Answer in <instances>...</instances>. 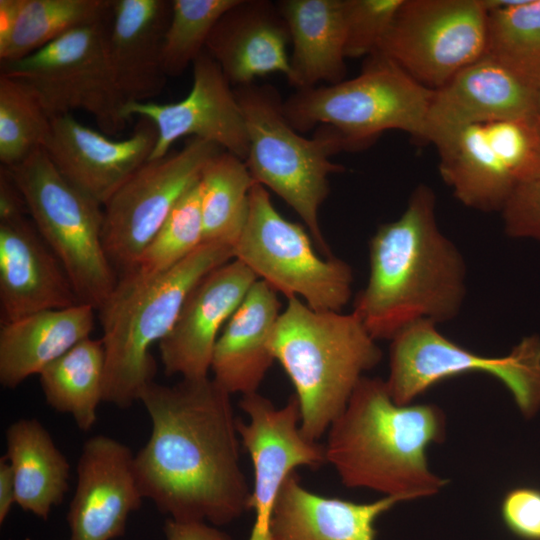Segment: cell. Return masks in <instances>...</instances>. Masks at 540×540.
<instances>
[{
    "mask_svg": "<svg viewBox=\"0 0 540 540\" xmlns=\"http://www.w3.org/2000/svg\"><path fill=\"white\" fill-rule=\"evenodd\" d=\"M310 237L303 226L284 218L267 189L255 183L234 258L287 299L302 298L316 311L341 312L352 295L353 271L334 256L321 258Z\"/></svg>",
    "mask_w": 540,
    "mask_h": 540,
    "instance_id": "obj_11",
    "label": "cell"
},
{
    "mask_svg": "<svg viewBox=\"0 0 540 540\" xmlns=\"http://www.w3.org/2000/svg\"><path fill=\"white\" fill-rule=\"evenodd\" d=\"M487 11L485 55L526 83H540V0H482Z\"/></svg>",
    "mask_w": 540,
    "mask_h": 540,
    "instance_id": "obj_31",
    "label": "cell"
},
{
    "mask_svg": "<svg viewBox=\"0 0 540 540\" xmlns=\"http://www.w3.org/2000/svg\"><path fill=\"white\" fill-rule=\"evenodd\" d=\"M369 266L352 313L376 341L391 340L418 321L448 322L462 309L466 263L439 228L436 195L426 184L415 187L397 219L377 228L369 242Z\"/></svg>",
    "mask_w": 540,
    "mask_h": 540,
    "instance_id": "obj_2",
    "label": "cell"
},
{
    "mask_svg": "<svg viewBox=\"0 0 540 540\" xmlns=\"http://www.w3.org/2000/svg\"><path fill=\"white\" fill-rule=\"evenodd\" d=\"M5 168L21 191L37 231L67 272L79 301L98 311L118 282L102 242L103 206L67 181L44 149Z\"/></svg>",
    "mask_w": 540,
    "mask_h": 540,
    "instance_id": "obj_8",
    "label": "cell"
},
{
    "mask_svg": "<svg viewBox=\"0 0 540 540\" xmlns=\"http://www.w3.org/2000/svg\"><path fill=\"white\" fill-rule=\"evenodd\" d=\"M239 405L248 420L238 419V432L254 472L250 505L254 523L248 540H272V516L285 480L297 467L326 463L324 445L303 435L295 395L276 407L255 392L243 395Z\"/></svg>",
    "mask_w": 540,
    "mask_h": 540,
    "instance_id": "obj_15",
    "label": "cell"
},
{
    "mask_svg": "<svg viewBox=\"0 0 540 540\" xmlns=\"http://www.w3.org/2000/svg\"><path fill=\"white\" fill-rule=\"evenodd\" d=\"M192 87L173 103L130 102L125 112L151 120L157 142L149 160L161 158L184 137L212 142L245 161L249 140L245 118L234 88L216 61L205 50L192 64Z\"/></svg>",
    "mask_w": 540,
    "mask_h": 540,
    "instance_id": "obj_16",
    "label": "cell"
},
{
    "mask_svg": "<svg viewBox=\"0 0 540 540\" xmlns=\"http://www.w3.org/2000/svg\"><path fill=\"white\" fill-rule=\"evenodd\" d=\"M243 112L249 149L245 164L255 181L284 200L301 218L315 244L330 253L321 231L319 210L329 193V176L344 167L331 155L347 150L342 137L319 126L312 139L303 137L287 120L278 90L250 83L234 88Z\"/></svg>",
    "mask_w": 540,
    "mask_h": 540,
    "instance_id": "obj_6",
    "label": "cell"
},
{
    "mask_svg": "<svg viewBox=\"0 0 540 540\" xmlns=\"http://www.w3.org/2000/svg\"><path fill=\"white\" fill-rule=\"evenodd\" d=\"M166 540H231L228 533L202 521H176L164 525Z\"/></svg>",
    "mask_w": 540,
    "mask_h": 540,
    "instance_id": "obj_39",
    "label": "cell"
},
{
    "mask_svg": "<svg viewBox=\"0 0 540 540\" xmlns=\"http://www.w3.org/2000/svg\"><path fill=\"white\" fill-rule=\"evenodd\" d=\"M111 15L75 28L27 57L0 62V75L28 84L51 119L83 111L104 134H118L129 117L108 57Z\"/></svg>",
    "mask_w": 540,
    "mask_h": 540,
    "instance_id": "obj_9",
    "label": "cell"
},
{
    "mask_svg": "<svg viewBox=\"0 0 540 540\" xmlns=\"http://www.w3.org/2000/svg\"><path fill=\"white\" fill-rule=\"evenodd\" d=\"M51 118L24 81L0 75V162L13 167L44 149Z\"/></svg>",
    "mask_w": 540,
    "mask_h": 540,
    "instance_id": "obj_33",
    "label": "cell"
},
{
    "mask_svg": "<svg viewBox=\"0 0 540 540\" xmlns=\"http://www.w3.org/2000/svg\"><path fill=\"white\" fill-rule=\"evenodd\" d=\"M200 183L203 243L222 242L234 247L245 226L255 184L245 161L221 151L203 168Z\"/></svg>",
    "mask_w": 540,
    "mask_h": 540,
    "instance_id": "obj_32",
    "label": "cell"
},
{
    "mask_svg": "<svg viewBox=\"0 0 540 540\" xmlns=\"http://www.w3.org/2000/svg\"><path fill=\"white\" fill-rule=\"evenodd\" d=\"M47 404L68 413L82 431L93 427L104 397L105 350L100 339L80 341L39 374Z\"/></svg>",
    "mask_w": 540,
    "mask_h": 540,
    "instance_id": "obj_30",
    "label": "cell"
},
{
    "mask_svg": "<svg viewBox=\"0 0 540 540\" xmlns=\"http://www.w3.org/2000/svg\"><path fill=\"white\" fill-rule=\"evenodd\" d=\"M25 199L7 169L0 166V220L27 216Z\"/></svg>",
    "mask_w": 540,
    "mask_h": 540,
    "instance_id": "obj_40",
    "label": "cell"
},
{
    "mask_svg": "<svg viewBox=\"0 0 540 540\" xmlns=\"http://www.w3.org/2000/svg\"><path fill=\"white\" fill-rule=\"evenodd\" d=\"M403 0H343L346 58L368 57L386 36Z\"/></svg>",
    "mask_w": 540,
    "mask_h": 540,
    "instance_id": "obj_36",
    "label": "cell"
},
{
    "mask_svg": "<svg viewBox=\"0 0 540 540\" xmlns=\"http://www.w3.org/2000/svg\"><path fill=\"white\" fill-rule=\"evenodd\" d=\"M157 138L144 117L131 136L114 140L66 114L51 120L44 150L67 181L103 206L150 159Z\"/></svg>",
    "mask_w": 540,
    "mask_h": 540,
    "instance_id": "obj_17",
    "label": "cell"
},
{
    "mask_svg": "<svg viewBox=\"0 0 540 540\" xmlns=\"http://www.w3.org/2000/svg\"><path fill=\"white\" fill-rule=\"evenodd\" d=\"M540 132L531 119L502 120L452 130L431 144L439 173L464 206L500 212L530 177Z\"/></svg>",
    "mask_w": 540,
    "mask_h": 540,
    "instance_id": "obj_14",
    "label": "cell"
},
{
    "mask_svg": "<svg viewBox=\"0 0 540 540\" xmlns=\"http://www.w3.org/2000/svg\"><path fill=\"white\" fill-rule=\"evenodd\" d=\"M96 312L91 305L79 303L69 308L41 311L1 325V385L15 389L90 337Z\"/></svg>",
    "mask_w": 540,
    "mask_h": 540,
    "instance_id": "obj_26",
    "label": "cell"
},
{
    "mask_svg": "<svg viewBox=\"0 0 540 540\" xmlns=\"http://www.w3.org/2000/svg\"><path fill=\"white\" fill-rule=\"evenodd\" d=\"M201 199L199 179L176 204L132 272L146 276L163 273L203 243Z\"/></svg>",
    "mask_w": 540,
    "mask_h": 540,
    "instance_id": "obj_35",
    "label": "cell"
},
{
    "mask_svg": "<svg viewBox=\"0 0 540 540\" xmlns=\"http://www.w3.org/2000/svg\"><path fill=\"white\" fill-rule=\"evenodd\" d=\"M532 179H540V141L533 158L530 180Z\"/></svg>",
    "mask_w": 540,
    "mask_h": 540,
    "instance_id": "obj_42",
    "label": "cell"
},
{
    "mask_svg": "<svg viewBox=\"0 0 540 540\" xmlns=\"http://www.w3.org/2000/svg\"><path fill=\"white\" fill-rule=\"evenodd\" d=\"M232 259V245L204 242L163 273L118 277L97 311L105 350L104 402L125 409L140 400L157 370L152 346L171 331L196 285Z\"/></svg>",
    "mask_w": 540,
    "mask_h": 540,
    "instance_id": "obj_4",
    "label": "cell"
},
{
    "mask_svg": "<svg viewBox=\"0 0 540 540\" xmlns=\"http://www.w3.org/2000/svg\"><path fill=\"white\" fill-rule=\"evenodd\" d=\"M237 0H172L164 39V68L168 77L180 76L206 49L212 30Z\"/></svg>",
    "mask_w": 540,
    "mask_h": 540,
    "instance_id": "obj_34",
    "label": "cell"
},
{
    "mask_svg": "<svg viewBox=\"0 0 540 540\" xmlns=\"http://www.w3.org/2000/svg\"><path fill=\"white\" fill-rule=\"evenodd\" d=\"M152 422L135 455L144 498L176 521L228 524L251 509L231 394L213 378L150 383L141 393Z\"/></svg>",
    "mask_w": 540,
    "mask_h": 540,
    "instance_id": "obj_1",
    "label": "cell"
},
{
    "mask_svg": "<svg viewBox=\"0 0 540 540\" xmlns=\"http://www.w3.org/2000/svg\"><path fill=\"white\" fill-rule=\"evenodd\" d=\"M482 0H403L377 51L436 90L485 55Z\"/></svg>",
    "mask_w": 540,
    "mask_h": 540,
    "instance_id": "obj_13",
    "label": "cell"
},
{
    "mask_svg": "<svg viewBox=\"0 0 540 540\" xmlns=\"http://www.w3.org/2000/svg\"><path fill=\"white\" fill-rule=\"evenodd\" d=\"M6 443L4 456L13 472L16 504L46 520L68 491V460L35 418L11 423L6 430Z\"/></svg>",
    "mask_w": 540,
    "mask_h": 540,
    "instance_id": "obj_28",
    "label": "cell"
},
{
    "mask_svg": "<svg viewBox=\"0 0 540 540\" xmlns=\"http://www.w3.org/2000/svg\"><path fill=\"white\" fill-rule=\"evenodd\" d=\"M221 151L189 138L180 150L148 160L103 205L102 242L118 277L136 269L176 204Z\"/></svg>",
    "mask_w": 540,
    "mask_h": 540,
    "instance_id": "obj_12",
    "label": "cell"
},
{
    "mask_svg": "<svg viewBox=\"0 0 540 540\" xmlns=\"http://www.w3.org/2000/svg\"><path fill=\"white\" fill-rule=\"evenodd\" d=\"M81 303L63 265L32 220H0V323Z\"/></svg>",
    "mask_w": 540,
    "mask_h": 540,
    "instance_id": "obj_20",
    "label": "cell"
},
{
    "mask_svg": "<svg viewBox=\"0 0 540 540\" xmlns=\"http://www.w3.org/2000/svg\"><path fill=\"white\" fill-rule=\"evenodd\" d=\"M113 0H0V62L27 57L65 33L107 18Z\"/></svg>",
    "mask_w": 540,
    "mask_h": 540,
    "instance_id": "obj_29",
    "label": "cell"
},
{
    "mask_svg": "<svg viewBox=\"0 0 540 540\" xmlns=\"http://www.w3.org/2000/svg\"><path fill=\"white\" fill-rule=\"evenodd\" d=\"M143 495L135 455L122 442L95 435L83 445L77 485L67 513L69 540H112L123 536Z\"/></svg>",
    "mask_w": 540,
    "mask_h": 540,
    "instance_id": "obj_18",
    "label": "cell"
},
{
    "mask_svg": "<svg viewBox=\"0 0 540 540\" xmlns=\"http://www.w3.org/2000/svg\"><path fill=\"white\" fill-rule=\"evenodd\" d=\"M257 280L246 265L234 258L196 285L173 328L159 343L161 362L168 376L208 377L221 328Z\"/></svg>",
    "mask_w": 540,
    "mask_h": 540,
    "instance_id": "obj_19",
    "label": "cell"
},
{
    "mask_svg": "<svg viewBox=\"0 0 540 540\" xmlns=\"http://www.w3.org/2000/svg\"><path fill=\"white\" fill-rule=\"evenodd\" d=\"M434 90L408 75L376 51L359 75L333 85L296 90L283 100V111L298 132L328 126L347 149L372 143L387 130H400L422 142Z\"/></svg>",
    "mask_w": 540,
    "mask_h": 540,
    "instance_id": "obj_7",
    "label": "cell"
},
{
    "mask_svg": "<svg viewBox=\"0 0 540 540\" xmlns=\"http://www.w3.org/2000/svg\"><path fill=\"white\" fill-rule=\"evenodd\" d=\"M271 352L295 389L300 428L317 442L346 407L382 351L352 312L316 311L289 298L270 340Z\"/></svg>",
    "mask_w": 540,
    "mask_h": 540,
    "instance_id": "obj_5",
    "label": "cell"
},
{
    "mask_svg": "<svg viewBox=\"0 0 540 540\" xmlns=\"http://www.w3.org/2000/svg\"><path fill=\"white\" fill-rule=\"evenodd\" d=\"M288 26L276 3L237 0L219 19L206 44L231 85L244 86L270 73H289Z\"/></svg>",
    "mask_w": 540,
    "mask_h": 540,
    "instance_id": "obj_23",
    "label": "cell"
},
{
    "mask_svg": "<svg viewBox=\"0 0 540 540\" xmlns=\"http://www.w3.org/2000/svg\"><path fill=\"white\" fill-rule=\"evenodd\" d=\"M16 504V490L12 468L5 456L0 459V523L2 524L12 506Z\"/></svg>",
    "mask_w": 540,
    "mask_h": 540,
    "instance_id": "obj_41",
    "label": "cell"
},
{
    "mask_svg": "<svg viewBox=\"0 0 540 540\" xmlns=\"http://www.w3.org/2000/svg\"><path fill=\"white\" fill-rule=\"evenodd\" d=\"M171 11L172 0H113L108 57L126 104L153 101L166 85L163 50Z\"/></svg>",
    "mask_w": 540,
    "mask_h": 540,
    "instance_id": "obj_22",
    "label": "cell"
},
{
    "mask_svg": "<svg viewBox=\"0 0 540 540\" xmlns=\"http://www.w3.org/2000/svg\"><path fill=\"white\" fill-rule=\"evenodd\" d=\"M501 516L518 537L540 540V490L524 487L509 491L501 504Z\"/></svg>",
    "mask_w": 540,
    "mask_h": 540,
    "instance_id": "obj_38",
    "label": "cell"
},
{
    "mask_svg": "<svg viewBox=\"0 0 540 540\" xmlns=\"http://www.w3.org/2000/svg\"><path fill=\"white\" fill-rule=\"evenodd\" d=\"M433 322H415L390 340L389 373L385 380L392 400L408 405L435 384L465 373L498 379L521 413L540 410V336L524 337L505 356L488 357L445 337Z\"/></svg>",
    "mask_w": 540,
    "mask_h": 540,
    "instance_id": "obj_10",
    "label": "cell"
},
{
    "mask_svg": "<svg viewBox=\"0 0 540 540\" xmlns=\"http://www.w3.org/2000/svg\"><path fill=\"white\" fill-rule=\"evenodd\" d=\"M281 312L277 292L257 280L223 327L211 371L213 379L231 395L258 392L275 360L270 340Z\"/></svg>",
    "mask_w": 540,
    "mask_h": 540,
    "instance_id": "obj_24",
    "label": "cell"
},
{
    "mask_svg": "<svg viewBox=\"0 0 540 540\" xmlns=\"http://www.w3.org/2000/svg\"><path fill=\"white\" fill-rule=\"evenodd\" d=\"M536 91L484 55L434 90L422 142L470 125L535 118Z\"/></svg>",
    "mask_w": 540,
    "mask_h": 540,
    "instance_id": "obj_21",
    "label": "cell"
},
{
    "mask_svg": "<svg viewBox=\"0 0 540 540\" xmlns=\"http://www.w3.org/2000/svg\"><path fill=\"white\" fill-rule=\"evenodd\" d=\"M290 34L289 84L296 90L333 85L346 75L343 0L276 2Z\"/></svg>",
    "mask_w": 540,
    "mask_h": 540,
    "instance_id": "obj_27",
    "label": "cell"
},
{
    "mask_svg": "<svg viewBox=\"0 0 540 540\" xmlns=\"http://www.w3.org/2000/svg\"><path fill=\"white\" fill-rule=\"evenodd\" d=\"M326 434V463L348 488L408 501L433 496L447 484L430 470L426 453L445 440L444 412L434 404H396L379 377L361 378Z\"/></svg>",
    "mask_w": 540,
    "mask_h": 540,
    "instance_id": "obj_3",
    "label": "cell"
},
{
    "mask_svg": "<svg viewBox=\"0 0 540 540\" xmlns=\"http://www.w3.org/2000/svg\"><path fill=\"white\" fill-rule=\"evenodd\" d=\"M405 500L384 496L357 503L314 493L294 471L285 480L271 521L272 540H375V522Z\"/></svg>",
    "mask_w": 540,
    "mask_h": 540,
    "instance_id": "obj_25",
    "label": "cell"
},
{
    "mask_svg": "<svg viewBox=\"0 0 540 540\" xmlns=\"http://www.w3.org/2000/svg\"><path fill=\"white\" fill-rule=\"evenodd\" d=\"M499 213L508 237L540 242V179L518 184Z\"/></svg>",
    "mask_w": 540,
    "mask_h": 540,
    "instance_id": "obj_37",
    "label": "cell"
},
{
    "mask_svg": "<svg viewBox=\"0 0 540 540\" xmlns=\"http://www.w3.org/2000/svg\"><path fill=\"white\" fill-rule=\"evenodd\" d=\"M535 120H536L537 125L540 128V83L538 84L537 91H536V115H535Z\"/></svg>",
    "mask_w": 540,
    "mask_h": 540,
    "instance_id": "obj_43",
    "label": "cell"
}]
</instances>
